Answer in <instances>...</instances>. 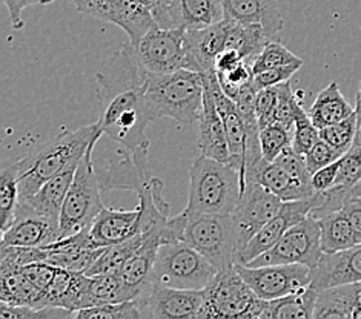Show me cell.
<instances>
[{"label": "cell", "instance_id": "obj_1", "mask_svg": "<svg viewBox=\"0 0 361 319\" xmlns=\"http://www.w3.org/2000/svg\"><path fill=\"white\" fill-rule=\"evenodd\" d=\"M148 73L128 42L96 75L102 105L99 123L103 134L130 151L143 170H151L146 127L157 120L145 94Z\"/></svg>", "mask_w": 361, "mask_h": 319}, {"label": "cell", "instance_id": "obj_2", "mask_svg": "<svg viewBox=\"0 0 361 319\" xmlns=\"http://www.w3.org/2000/svg\"><path fill=\"white\" fill-rule=\"evenodd\" d=\"M100 123L82 126L75 131L63 132L19 158L20 200L30 198L48 180L79 166L82 157L94 140H100Z\"/></svg>", "mask_w": 361, "mask_h": 319}, {"label": "cell", "instance_id": "obj_3", "mask_svg": "<svg viewBox=\"0 0 361 319\" xmlns=\"http://www.w3.org/2000/svg\"><path fill=\"white\" fill-rule=\"evenodd\" d=\"M242 191V175L231 163L200 155L189 169L186 211L231 215L237 208Z\"/></svg>", "mask_w": 361, "mask_h": 319}, {"label": "cell", "instance_id": "obj_4", "mask_svg": "<svg viewBox=\"0 0 361 319\" xmlns=\"http://www.w3.org/2000/svg\"><path fill=\"white\" fill-rule=\"evenodd\" d=\"M145 94L157 118L171 117L182 125L199 123L203 109V73L180 70L169 74L148 73Z\"/></svg>", "mask_w": 361, "mask_h": 319}, {"label": "cell", "instance_id": "obj_5", "mask_svg": "<svg viewBox=\"0 0 361 319\" xmlns=\"http://www.w3.org/2000/svg\"><path fill=\"white\" fill-rule=\"evenodd\" d=\"M217 267L189 246L177 239L161 244L154 263L151 284L176 289L204 290L217 275Z\"/></svg>", "mask_w": 361, "mask_h": 319}, {"label": "cell", "instance_id": "obj_6", "mask_svg": "<svg viewBox=\"0 0 361 319\" xmlns=\"http://www.w3.org/2000/svg\"><path fill=\"white\" fill-rule=\"evenodd\" d=\"M99 140H94L77 166L70 191L60 213V237H71L90 229L92 221L105 208L100 198V180L94 166L92 152Z\"/></svg>", "mask_w": 361, "mask_h": 319}, {"label": "cell", "instance_id": "obj_7", "mask_svg": "<svg viewBox=\"0 0 361 319\" xmlns=\"http://www.w3.org/2000/svg\"><path fill=\"white\" fill-rule=\"evenodd\" d=\"M264 306L266 301L255 295L234 264L219 270L204 289L200 319H262Z\"/></svg>", "mask_w": 361, "mask_h": 319}, {"label": "cell", "instance_id": "obj_8", "mask_svg": "<svg viewBox=\"0 0 361 319\" xmlns=\"http://www.w3.org/2000/svg\"><path fill=\"white\" fill-rule=\"evenodd\" d=\"M186 215L182 239L199 250L217 270L234 265L237 244L231 215L191 213L188 211Z\"/></svg>", "mask_w": 361, "mask_h": 319}, {"label": "cell", "instance_id": "obj_9", "mask_svg": "<svg viewBox=\"0 0 361 319\" xmlns=\"http://www.w3.org/2000/svg\"><path fill=\"white\" fill-rule=\"evenodd\" d=\"M133 48L142 66L149 73L169 74L180 70L194 71L192 57L186 45L185 28H161L156 25L139 42L134 43Z\"/></svg>", "mask_w": 361, "mask_h": 319}, {"label": "cell", "instance_id": "obj_10", "mask_svg": "<svg viewBox=\"0 0 361 319\" xmlns=\"http://www.w3.org/2000/svg\"><path fill=\"white\" fill-rule=\"evenodd\" d=\"M323 254L320 223L312 215H307L303 221L292 226L269 250L246 265L305 264L314 269Z\"/></svg>", "mask_w": 361, "mask_h": 319}, {"label": "cell", "instance_id": "obj_11", "mask_svg": "<svg viewBox=\"0 0 361 319\" xmlns=\"http://www.w3.org/2000/svg\"><path fill=\"white\" fill-rule=\"evenodd\" d=\"M235 265L255 295L264 301L288 296L312 286V269L305 264Z\"/></svg>", "mask_w": 361, "mask_h": 319}, {"label": "cell", "instance_id": "obj_12", "mask_svg": "<svg viewBox=\"0 0 361 319\" xmlns=\"http://www.w3.org/2000/svg\"><path fill=\"white\" fill-rule=\"evenodd\" d=\"M280 198L260 183H246L234 212L231 213L234 226L237 254L243 250L268 221H271L281 204ZM235 254V255H237Z\"/></svg>", "mask_w": 361, "mask_h": 319}, {"label": "cell", "instance_id": "obj_13", "mask_svg": "<svg viewBox=\"0 0 361 319\" xmlns=\"http://www.w3.org/2000/svg\"><path fill=\"white\" fill-rule=\"evenodd\" d=\"M71 2L79 13L117 25L128 34L133 45L157 25L149 8L139 0H71Z\"/></svg>", "mask_w": 361, "mask_h": 319}, {"label": "cell", "instance_id": "obj_14", "mask_svg": "<svg viewBox=\"0 0 361 319\" xmlns=\"http://www.w3.org/2000/svg\"><path fill=\"white\" fill-rule=\"evenodd\" d=\"M142 318L200 319L204 290L151 286L137 298Z\"/></svg>", "mask_w": 361, "mask_h": 319}, {"label": "cell", "instance_id": "obj_15", "mask_svg": "<svg viewBox=\"0 0 361 319\" xmlns=\"http://www.w3.org/2000/svg\"><path fill=\"white\" fill-rule=\"evenodd\" d=\"M317 204V194L311 198H306V200H294L283 203L277 215H275L271 221L266 223L259 234L249 241L243 250H240L235 255V264L246 265L252 260H255L257 256L264 254L266 250H269L292 226H295L300 221H303L307 215L312 212Z\"/></svg>", "mask_w": 361, "mask_h": 319}, {"label": "cell", "instance_id": "obj_16", "mask_svg": "<svg viewBox=\"0 0 361 319\" xmlns=\"http://www.w3.org/2000/svg\"><path fill=\"white\" fill-rule=\"evenodd\" d=\"M60 238L57 220L45 217L20 200L13 224L2 232V246L45 247Z\"/></svg>", "mask_w": 361, "mask_h": 319}, {"label": "cell", "instance_id": "obj_17", "mask_svg": "<svg viewBox=\"0 0 361 319\" xmlns=\"http://www.w3.org/2000/svg\"><path fill=\"white\" fill-rule=\"evenodd\" d=\"M208 77L209 85L212 88L214 96H216L217 109L220 112V117L223 120V125H225L226 131V139L229 144V152H231V165L234 166L240 175H242V189H243V181H245V155H246V126L242 115L235 106V101L231 100L225 92H223L217 71L211 70L204 73Z\"/></svg>", "mask_w": 361, "mask_h": 319}, {"label": "cell", "instance_id": "obj_18", "mask_svg": "<svg viewBox=\"0 0 361 319\" xmlns=\"http://www.w3.org/2000/svg\"><path fill=\"white\" fill-rule=\"evenodd\" d=\"M204 80V96L203 109L199 118V149L204 157L219 160L223 163L231 161L229 144L226 139V131L220 112L217 109L216 96L209 85L208 77L203 73Z\"/></svg>", "mask_w": 361, "mask_h": 319}, {"label": "cell", "instance_id": "obj_19", "mask_svg": "<svg viewBox=\"0 0 361 319\" xmlns=\"http://www.w3.org/2000/svg\"><path fill=\"white\" fill-rule=\"evenodd\" d=\"M142 211H117L103 208L90 227V238L96 247H108L142 234Z\"/></svg>", "mask_w": 361, "mask_h": 319}, {"label": "cell", "instance_id": "obj_20", "mask_svg": "<svg viewBox=\"0 0 361 319\" xmlns=\"http://www.w3.org/2000/svg\"><path fill=\"white\" fill-rule=\"evenodd\" d=\"M361 281V243L335 254H323L312 269V287L318 292Z\"/></svg>", "mask_w": 361, "mask_h": 319}, {"label": "cell", "instance_id": "obj_21", "mask_svg": "<svg viewBox=\"0 0 361 319\" xmlns=\"http://www.w3.org/2000/svg\"><path fill=\"white\" fill-rule=\"evenodd\" d=\"M229 20L223 19L211 27L186 30V45L194 62V71L216 70L217 57L226 49Z\"/></svg>", "mask_w": 361, "mask_h": 319}, {"label": "cell", "instance_id": "obj_22", "mask_svg": "<svg viewBox=\"0 0 361 319\" xmlns=\"http://www.w3.org/2000/svg\"><path fill=\"white\" fill-rule=\"evenodd\" d=\"M225 19L243 25H262L271 37L279 39L283 17L277 0H221Z\"/></svg>", "mask_w": 361, "mask_h": 319}, {"label": "cell", "instance_id": "obj_23", "mask_svg": "<svg viewBox=\"0 0 361 319\" xmlns=\"http://www.w3.org/2000/svg\"><path fill=\"white\" fill-rule=\"evenodd\" d=\"M260 183L266 189H269L272 194L277 195L281 201H294V200H306L315 195L312 186L303 184L288 172L280 168L277 163L264 160L259 168L249 172L245 177L246 183ZM245 189V186H243Z\"/></svg>", "mask_w": 361, "mask_h": 319}, {"label": "cell", "instance_id": "obj_24", "mask_svg": "<svg viewBox=\"0 0 361 319\" xmlns=\"http://www.w3.org/2000/svg\"><path fill=\"white\" fill-rule=\"evenodd\" d=\"M361 313V281L341 284L318 292L314 308L315 319L352 318Z\"/></svg>", "mask_w": 361, "mask_h": 319}, {"label": "cell", "instance_id": "obj_25", "mask_svg": "<svg viewBox=\"0 0 361 319\" xmlns=\"http://www.w3.org/2000/svg\"><path fill=\"white\" fill-rule=\"evenodd\" d=\"M75 170L77 166L63 170L62 174L56 175L54 178L42 184L36 194H32L30 198H25L22 201L27 203L36 212L60 223V213H62L65 198L71 187Z\"/></svg>", "mask_w": 361, "mask_h": 319}, {"label": "cell", "instance_id": "obj_26", "mask_svg": "<svg viewBox=\"0 0 361 319\" xmlns=\"http://www.w3.org/2000/svg\"><path fill=\"white\" fill-rule=\"evenodd\" d=\"M0 301L13 306L44 307V293L32 286L19 267L0 265Z\"/></svg>", "mask_w": 361, "mask_h": 319}, {"label": "cell", "instance_id": "obj_27", "mask_svg": "<svg viewBox=\"0 0 361 319\" xmlns=\"http://www.w3.org/2000/svg\"><path fill=\"white\" fill-rule=\"evenodd\" d=\"M354 112L355 108L343 96L338 83L331 82L318 94L314 105L307 111V114L318 129H323L326 126L341 122V120L348 118Z\"/></svg>", "mask_w": 361, "mask_h": 319}, {"label": "cell", "instance_id": "obj_28", "mask_svg": "<svg viewBox=\"0 0 361 319\" xmlns=\"http://www.w3.org/2000/svg\"><path fill=\"white\" fill-rule=\"evenodd\" d=\"M177 28L199 30L225 19L221 0H174Z\"/></svg>", "mask_w": 361, "mask_h": 319}, {"label": "cell", "instance_id": "obj_29", "mask_svg": "<svg viewBox=\"0 0 361 319\" xmlns=\"http://www.w3.org/2000/svg\"><path fill=\"white\" fill-rule=\"evenodd\" d=\"M272 40L279 39L271 37L262 25H243L229 20L226 49H237L247 63L252 65L257 56L262 53V49Z\"/></svg>", "mask_w": 361, "mask_h": 319}, {"label": "cell", "instance_id": "obj_30", "mask_svg": "<svg viewBox=\"0 0 361 319\" xmlns=\"http://www.w3.org/2000/svg\"><path fill=\"white\" fill-rule=\"evenodd\" d=\"M318 290L312 286L303 292L292 293L279 299L266 301L262 319H288V318H314Z\"/></svg>", "mask_w": 361, "mask_h": 319}, {"label": "cell", "instance_id": "obj_31", "mask_svg": "<svg viewBox=\"0 0 361 319\" xmlns=\"http://www.w3.org/2000/svg\"><path fill=\"white\" fill-rule=\"evenodd\" d=\"M322 229V249L324 254H335L358 244L350 221L343 211H335L317 218Z\"/></svg>", "mask_w": 361, "mask_h": 319}, {"label": "cell", "instance_id": "obj_32", "mask_svg": "<svg viewBox=\"0 0 361 319\" xmlns=\"http://www.w3.org/2000/svg\"><path fill=\"white\" fill-rule=\"evenodd\" d=\"M90 290H88V303L90 307L103 306V304H116L133 301L139 298V295L128 287L123 280L114 275H99V277H90Z\"/></svg>", "mask_w": 361, "mask_h": 319}, {"label": "cell", "instance_id": "obj_33", "mask_svg": "<svg viewBox=\"0 0 361 319\" xmlns=\"http://www.w3.org/2000/svg\"><path fill=\"white\" fill-rule=\"evenodd\" d=\"M146 239V232L123 241L120 244L108 246L103 250L99 260L92 264L91 269L85 273L88 277H99V275H114L122 270L126 261L142 247Z\"/></svg>", "mask_w": 361, "mask_h": 319}, {"label": "cell", "instance_id": "obj_34", "mask_svg": "<svg viewBox=\"0 0 361 319\" xmlns=\"http://www.w3.org/2000/svg\"><path fill=\"white\" fill-rule=\"evenodd\" d=\"M19 203V161H14L0 172V229L2 232L13 224Z\"/></svg>", "mask_w": 361, "mask_h": 319}, {"label": "cell", "instance_id": "obj_35", "mask_svg": "<svg viewBox=\"0 0 361 319\" xmlns=\"http://www.w3.org/2000/svg\"><path fill=\"white\" fill-rule=\"evenodd\" d=\"M49 250L48 261L56 267H62V269L71 270L75 273H87L92 264L99 260L105 247H92L87 250H80V252H57V250Z\"/></svg>", "mask_w": 361, "mask_h": 319}, {"label": "cell", "instance_id": "obj_36", "mask_svg": "<svg viewBox=\"0 0 361 319\" xmlns=\"http://www.w3.org/2000/svg\"><path fill=\"white\" fill-rule=\"evenodd\" d=\"M73 318L77 319H137L142 318L140 307L137 299L125 301V303L94 306L82 308L75 312Z\"/></svg>", "mask_w": 361, "mask_h": 319}, {"label": "cell", "instance_id": "obj_37", "mask_svg": "<svg viewBox=\"0 0 361 319\" xmlns=\"http://www.w3.org/2000/svg\"><path fill=\"white\" fill-rule=\"evenodd\" d=\"M318 140H320V129L312 123L302 103H298L295 109L294 134H292V149L300 155H306Z\"/></svg>", "mask_w": 361, "mask_h": 319}, {"label": "cell", "instance_id": "obj_38", "mask_svg": "<svg viewBox=\"0 0 361 319\" xmlns=\"http://www.w3.org/2000/svg\"><path fill=\"white\" fill-rule=\"evenodd\" d=\"M260 144L264 160L274 161L292 146V131L280 123H271L260 129Z\"/></svg>", "mask_w": 361, "mask_h": 319}, {"label": "cell", "instance_id": "obj_39", "mask_svg": "<svg viewBox=\"0 0 361 319\" xmlns=\"http://www.w3.org/2000/svg\"><path fill=\"white\" fill-rule=\"evenodd\" d=\"M298 62H303V60L297 57L295 54H292L280 40H272L262 49V53L254 60L252 71L254 74H259L262 71L271 70V68L285 66Z\"/></svg>", "mask_w": 361, "mask_h": 319}, {"label": "cell", "instance_id": "obj_40", "mask_svg": "<svg viewBox=\"0 0 361 319\" xmlns=\"http://www.w3.org/2000/svg\"><path fill=\"white\" fill-rule=\"evenodd\" d=\"M357 131V115L355 112L341 122L320 129V139L332 144L335 149L346 154L355 142Z\"/></svg>", "mask_w": 361, "mask_h": 319}, {"label": "cell", "instance_id": "obj_41", "mask_svg": "<svg viewBox=\"0 0 361 319\" xmlns=\"http://www.w3.org/2000/svg\"><path fill=\"white\" fill-rule=\"evenodd\" d=\"M49 250L48 247H28V246H2V254H0V265L10 267H22L48 261Z\"/></svg>", "mask_w": 361, "mask_h": 319}, {"label": "cell", "instance_id": "obj_42", "mask_svg": "<svg viewBox=\"0 0 361 319\" xmlns=\"http://www.w3.org/2000/svg\"><path fill=\"white\" fill-rule=\"evenodd\" d=\"M73 313L65 308L56 307H32V306H13L0 301V318L2 319H37V318H63Z\"/></svg>", "mask_w": 361, "mask_h": 319}, {"label": "cell", "instance_id": "obj_43", "mask_svg": "<svg viewBox=\"0 0 361 319\" xmlns=\"http://www.w3.org/2000/svg\"><path fill=\"white\" fill-rule=\"evenodd\" d=\"M279 88V99H277V109H275L274 123H280L294 134L295 125V109L298 105V99L295 92L292 91L290 83L285 82L277 85Z\"/></svg>", "mask_w": 361, "mask_h": 319}, {"label": "cell", "instance_id": "obj_44", "mask_svg": "<svg viewBox=\"0 0 361 319\" xmlns=\"http://www.w3.org/2000/svg\"><path fill=\"white\" fill-rule=\"evenodd\" d=\"M217 77L223 92H225L231 100H235L240 91H242L249 82L254 80L252 65L247 62H242L237 65L234 70H231L228 73H217Z\"/></svg>", "mask_w": 361, "mask_h": 319}, {"label": "cell", "instance_id": "obj_45", "mask_svg": "<svg viewBox=\"0 0 361 319\" xmlns=\"http://www.w3.org/2000/svg\"><path fill=\"white\" fill-rule=\"evenodd\" d=\"M358 183H361V146L354 144L340 158V169L335 186L352 189Z\"/></svg>", "mask_w": 361, "mask_h": 319}, {"label": "cell", "instance_id": "obj_46", "mask_svg": "<svg viewBox=\"0 0 361 319\" xmlns=\"http://www.w3.org/2000/svg\"><path fill=\"white\" fill-rule=\"evenodd\" d=\"M74 275L75 272L57 267L53 281H51L49 287L44 293V307L63 308V301L68 295V292H70Z\"/></svg>", "mask_w": 361, "mask_h": 319}, {"label": "cell", "instance_id": "obj_47", "mask_svg": "<svg viewBox=\"0 0 361 319\" xmlns=\"http://www.w3.org/2000/svg\"><path fill=\"white\" fill-rule=\"evenodd\" d=\"M274 163H277V165L285 169L289 175L297 178L298 181H302L303 184L312 186V174L307 169L305 155L297 154L292 149V146L283 151L279 157L274 160Z\"/></svg>", "mask_w": 361, "mask_h": 319}, {"label": "cell", "instance_id": "obj_48", "mask_svg": "<svg viewBox=\"0 0 361 319\" xmlns=\"http://www.w3.org/2000/svg\"><path fill=\"white\" fill-rule=\"evenodd\" d=\"M343 155L345 154L340 152L338 149H335L334 146L329 144L328 142L320 139L305 155V160H306L309 172H311V174H315L317 170H320L322 168L332 165V163L340 160Z\"/></svg>", "mask_w": 361, "mask_h": 319}, {"label": "cell", "instance_id": "obj_49", "mask_svg": "<svg viewBox=\"0 0 361 319\" xmlns=\"http://www.w3.org/2000/svg\"><path fill=\"white\" fill-rule=\"evenodd\" d=\"M302 66H303V62H298V63H290V65H285V66L271 68V70L254 74V85H255L257 91H260L263 88H269V86H277L280 83L289 82Z\"/></svg>", "mask_w": 361, "mask_h": 319}, {"label": "cell", "instance_id": "obj_50", "mask_svg": "<svg viewBox=\"0 0 361 319\" xmlns=\"http://www.w3.org/2000/svg\"><path fill=\"white\" fill-rule=\"evenodd\" d=\"M277 99H279V88L277 86H269L257 92V120H259L260 129L274 123L275 109H277Z\"/></svg>", "mask_w": 361, "mask_h": 319}, {"label": "cell", "instance_id": "obj_51", "mask_svg": "<svg viewBox=\"0 0 361 319\" xmlns=\"http://www.w3.org/2000/svg\"><path fill=\"white\" fill-rule=\"evenodd\" d=\"M57 267L49 264L47 261H40V263H32L22 267V272L25 273L34 287L40 290L42 293H45L47 289L49 287L51 281H53L54 275H56Z\"/></svg>", "mask_w": 361, "mask_h": 319}, {"label": "cell", "instance_id": "obj_52", "mask_svg": "<svg viewBox=\"0 0 361 319\" xmlns=\"http://www.w3.org/2000/svg\"><path fill=\"white\" fill-rule=\"evenodd\" d=\"M338 169H340V160L332 163V165L322 168L320 170H317L315 174H312V187L315 194L324 192L335 186V181H337V177H338Z\"/></svg>", "mask_w": 361, "mask_h": 319}, {"label": "cell", "instance_id": "obj_53", "mask_svg": "<svg viewBox=\"0 0 361 319\" xmlns=\"http://www.w3.org/2000/svg\"><path fill=\"white\" fill-rule=\"evenodd\" d=\"M2 2L6 5L8 11H10L13 28L22 30L25 25V20L22 17L25 8L34 6V5H48V4L56 2V0H2Z\"/></svg>", "mask_w": 361, "mask_h": 319}, {"label": "cell", "instance_id": "obj_54", "mask_svg": "<svg viewBox=\"0 0 361 319\" xmlns=\"http://www.w3.org/2000/svg\"><path fill=\"white\" fill-rule=\"evenodd\" d=\"M341 211L346 213V217L350 221V226L354 229L355 238L358 244L361 243V196L354 195L350 191L348 194V198L345 204H343Z\"/></svg>", "mask_w": 361, "mask_h": 319}, {"label": "cell", "instance_id": "obj_55", "mask_svg": "<svg viewBox=\"0 0 361 319\" xmlns=\"http://www.w3.org/2000/svg\"><path fill=\"white\" fill-rule=\"evenodd\" d=\"M242 62H245V60L237 49H225L216 60V71L228 73L231 70H234V68Z\"/></svg>", "mask_w": 361, "mask_h": 319}, {"label": "cell", "instance_id": "obj_56", "mask_svg": "<svg viewBox=\"0 0 361 319\" xmlns=\"http://www.w3.org/2000/svg\"><path fill=\"white\" fill-rule=\"evenodd\" d=\"M355 115H357V131H355V146H361V88L358 86L357 91V105H355Z\"/></svg>", "mask_w": 361, "mask_h": 319}, {"label": "cell", "instance_id": "obj_57", "mask_svg": "<svg viewBox=\"0 0 361 319\" xmlns=\"http://www.w3.org/2000/svg\"><path fill=\"white\" fill-rule=\"evenodd\" d=\"M350 192L354 194V195H358V196H361V183H358L357 186H354L350 189Z\"/></svg>", "mask_w": 361, "mask_h": 319}, {"label": "cell", "instance_id": "obj_58", "mask_svg": "<svg viewBox=\"0 0 361 319\" xmlns=\"http://www.w3.org/2000/svg\"><path fill=\"white\" fill-rule=\"evenodd\" d=\"M355 319H361V313H358V315H357V318H355Z\"/></svg>", "mask_w": 361, "mask_h": 319}, {"label": "cell", "instance_id": "obj_59", "mask_svg": "<svg viewBox=\"0 0 361 319\" xmlns=\"http://www.w3.org/2000/svg\"><path fill=\"white\" fill-rule=\"evenodd\" d=\"M360 88H361V80H360Z\"/></svg>", "mask_w": 361, "mask_h": 319}]
</instances>
